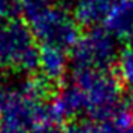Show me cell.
I'll return each mask as SVG.
<instances>
[{"instance_id": "6da1fadb", "label": "cell", "mask_w": 133, "mask_h": 133, "mask_svg": "<svg viewBox=\"0 0 133 133\" xmlns=\"http://www.w3.org/2000/svg\"><path fill=\"white\" fill-rule=\"evenodd\" d=\"M49 91V82L41 78H29L9 94L0 108V127L5 133H31L49 121L48 103L45 97Z\"/></svg>"}, {"instance_id": "7a4b0ae2", "label": "cell", "mask_w": 133, "mask_h": 133, "mask_svg": "<svg viewBox=\"0 0 133 133\" xmlns=\"http://www.w3.org/2000/svg\"><path fill=\"white\" fill-rule=\"evenodd\" d=\"M69 84L81 103L82 115L105 120L121 105V82L114 73L100 69H73Z\"/></svg>"}, {"instance_id": "3957f363", "label": "cell", "mask_w": 133, "mask_h": 133, "mask_svg": "<svg viewBox=\"0 0 133 133\" xmlns=\"http://www.w3.org/2000/svg\"><path fill=\"white\" fill-rule=\"evenodd\" d=\"M39 66V46L29 25L17 19L0 24V69L30 73Z\"/></svg>"}, {"instance_id": "277c9868", "label": "cell", "mask_w": 133, "mask_h": 133, "mask_svg": "<svg viewBox=\"0 0 133 133\" xmlns=\"http://www.w3.org/2000/svg\"><path fill=\"white\" fill-rule=\"evenodd\" d=\"M27 21L41 46H55L67 51L72 49L79 39V24L75 17L58 5L45 9Z\"/></svg>"}, {"instance_id": "5b68a950", "label": "cell", "mask_w": 133, "mask_h": 133, "mask_svg": "<svg viewBox=\"0 0 133 133\" xmlns=\"http://www.w3.org/2000/svg\"><path fill=\"white\" fill-rule=\"evenodd\" d=\"M118 39L114 37L103 27L90 29L79 36L72 48L73 69H100L109 67L118 60Z\"/></svg>"}, {"instance_id": "8992f818", "label": "cell", "mask_w": 133, "mask_h": 133, "mask_svg": "<svg viewBox=\"0 0 133 133\" xmlns=\"http://www.w3.org/2000/svg\"><path fill=\"white\" fill-rule=\"evenodd\" d=\"M133 124V109L121 105L114 114L105 120H84L73 123L67 133H127Z\"/></svg>"}, {"instance_id": "52a82bcc", "label": "cell", "mask_w": 133, "mask_h": 133, "mask_svg": "<svg viewBox=\"0 0 133 133\" xmlns=\"http://www.w3.org/2000/svg\"><path fill=\"white\" fill-rule=\"evenodd\" d=\"M117 39L133 41V0H115L102 25Z\"/></svg>"}, {"instance_id": "ba28073f", "label": "cell", "mask_w": 133, "mask_h": 133, "mask_svg": "<svg viewBox=\"0 0 133 133\" xmlns=\"http://www.w3.org/2000/svg\"><path fill=\"white\" fill-rule=\"evenodd\" d=\"M115 0H75L72 15L84 27L96 29L103 25Z\"/></svg>"}, {"instance_id": "9c48e42d", "label": "cell", "mask_w": 133, "mask_h": 133, "mask_svg": "<svg viewBox=\"0 0 133 133\" xmlns=\"http://www.w3.org/2000/svg\"><path fill=\"white\" fill-rule=\"evenodd\" d=\"M67 54L66 49L55 48V46H41L39 48V66L43 79L49 84L60 81L67 70Z\"/></svg>"}, {"instance_id": "30bf717a", "label": "cell", "mask_w": 133, "mask_h": 133, "mask_svg": "<svg viewBox=\"0 0 133 133\" xmlns=\"http://www.w3.org/2000/svg\"><path fill=\"white\" fill-rule=\"evenodd\" d=\"M118 75L123 84L130 90L133 96V48L126 49L118 55Z\"/></svg>"}, {"instance_id": "8fae6325", "label": "cell", "mask_w": 133, "mask_h": 133, "mask_svg": "<svg viewBox=\"0 0 133 133\" xmlns=\"http://www.w3.org/2000/svg\"><path fill=\"white\" fill-rule=\"evenodd\" d=\"M18 5L19 12L24 14L25 19H30L39 12L57 5V0H18Z\"/></svg>"}, {"instance_id": "7c38bea8", "label": "cell", "mask_w": 133, "mask_h": 133, "mask_svg": "<svg viewBox=\"0 0 133 133\" xmlns=\"http://www.w3.org/2000/svg\"><path fill=\"white\" fill-rule=\"evenodd\" d=\"M19 14L18 0H0V24L14 21Z\"/></svg>"}, {"instance_id": "4fadbf2b", "label": "cell", "mask_w": 133, "mask_h": 133, "mask_svg": "<svg viewBox=\"0 0 133 133\" xmlns=\"http://www.w3.org/2000/svg\"><path fill=\"white\" fill-rule=\"evenodd\" d=\"M31 133H66V132L57 124H43V126H39L37 129H35Z\"/></svg>"}, {"instance_id": "5bb4252c", "label": "cell", "mask_w": 133, "mask_h": 133, "mask_svg": "<svg viewBox=\"0 0 133 133\" xmlns=\"http://www.w3.org/2000/svg\"><path fill=\"white\" fill-rule=\"evenodd\" d=\"M9 91H8V85H6V81L3 78V75L0 73V108L3 106V103L6 102V99L9 97Z\"/></svg>"}, {"instance_id": "9a60e30c", "label": "cell", "mask_w": 133, "mask_h": 133, "mask_svg": "<svg viewBox=\"0 0 133 133\" xmlns=\"http://www.w3.org/2000/svg\"><path fill=\"white\" fill-rule=\"evenodd\" d=\"M127 133H133V124H132V127L129 129V132H127Z\"/></svg>"}, {"instance_id": "2e32d148", "label": "cell", "mask_w": 133, "mask_h": 133, "mask_svg": "<svg viewBox=\"0 0 133 133\" xmlns=\"http://www.w3.org/2000/svg\"><path fill=\"white\" fill-rule=\"evenodd\" d=\"M132 43H133V41H132Z\"/></svg>"}]
</instances>
